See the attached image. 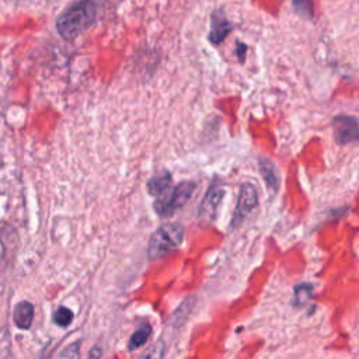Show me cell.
<instances>
[{"label":"cell","instance_id":"30bf717a","mask_svg":"<svg viewBox=\"0 0 359 359\" xmlns=\"http://www.w3.org/2000/svg\"><path fill=\"white\" fill-rule=\"evenodd\" d=\"M259 170H261V174H262L268 188L272 191H276L279 187V177H278V171H276V167L273 165V163L268 158H261Z\"/></svg>","mask_w":359,"mask_h":359},{"label":"cell","instance_id":"7c38bea8","mask_svg":"<svg viewBox=\"0 0 359 359\" xmlns=\"http://www.w3.org/2000/svg\"><path fill=\"white\" fill-rule=\"evenodd\" d=\"M150 334H151V327H150V325L146 324V325L140 327V328H139L137 331H135L133 335L130 337L129 344H128V348L132 351V349H136V348L142 346V345L149 339Z\"/></svg>","mask_w":359,"mask_h":359},{"label":"cell","instance_id":"4fadbf2b","mask_svg":"<svg viewBox=\"0 0 359 359\" xmlns=\"http://www.w3.org/2000/svg\"><path fill=\"white\" fill-rule=\"evenodd\" d=\"M53 321L59 327H67L73 321V311L65 306H60L53 314Z\"/></svg>","mask_w":359,"mask_h":359},{"label":"cell","instance_id":"6da1fadb","mask_svg":"<svg viewBox=\"0 0 359 359\" xmlns=\"http://www.w3.org/2000/svg\"><path fill=\"white\" fill-rule=\"evenodd\" d=\"M97 17V4L94 0H79L65 8L56 18L55 27L65 41H73L83 34Z\"/></svg>","mask_w":359,"mask_h":359},{"label":"cell","instance_id":"9c48e42d","mask_svg":"<svg viewBox=\"0 0 359 359\" xmlns=\"http://www.w3.org/2000/svg\"><path fill=\"white\" fill-rule=\"evenodd\" d=\"M171 184V175L167 171H161L158 174H156L154 177L150 178L149 184H147V189L150 195L154 196H160L161 194H164L165 191H168Z\"/></svg>","mask_w":359,"mask_h":359},{"label":"cell","instance_id":"8fae6325","mask_svg":"<svg viewBox=\"0 0 359 359\" xmlns=\"http://www.w3.org/2000/svg\"><path fill=\"white\" fill-rule=\"evenodd\" d=\"M293 11L304 18V20H313L314 18V4L313 0H292Z\"/></svg>","mask_w":359,"mask_h":359},{"label":"cell","instance_id":"5bb4252c","mask_svg":"<svg viewBox=\"0 0 359 359\" xmlns=\"http://www.w3.org/2000/svg\"><path fill=\"white\" fill-rule=\"evenodd\" d=\"M245 50H247V46L244 43H240L237 42V56L240 59V62L244 60V56H245Z\"/></svg>","mask_w":359,"mask_h":359},{"label":"cell","instance_id":"7a4b0ae2","mask_svg":"<svg viewBox=\"0 0 359 359\" xmlns=\"http://www.w3.org/2000/svg\"><path fill=\"white\" fill-rule=\"evenodd\" d=\"M184 238V229L178 223H167L158 227L149 241V258H160L177 248Z\"/></svg>","mask_w":359,"mask_h":359},{"label":"cell","instance_id":"52a82bcc","mask_svg":"<svg viewBox=\"0 0 359 359\" xmlns=\"http://www.w3.org/2000/svg\"><path fill=\"white\" fill-rule=\"evenodd\" d=\"M224 195V189L219 185V184H213L208 192L205 194L202 203H201V215L206 216V217H213L216 215V210L223 199Z\"/></svg>","mask_w":359,"mask_h":359},{"label":"cell","instance_id":"8992f818","mask_svg":"<svg viewBox=\"0 0 359 359\" xmlns=\"http://www.w3.org/2000/svg\"><path fill=\"white\" fill-rule=\"evenodd\" d=\"M231 22L226 18V14L223 10L217 8L210 14V31L208 35V39L213 45L222 43L226 36L231 32Z\"/></svg>","mask_w":359,"mask_h":359},{"label":"cell","instance_id":"5b68a950","mask_svg":"<svg viewBox=\"0 0 359 359\" xmlns=\"http://www.w3.org/2000/svg\"><path fill=\"white\" fill-rule=\"evenodd\" d=\"M334 133L341 144L359 140V123L352 116L339 115L334 119Z\"/></svg>","mask_w":359,"mask_h":359},{"label":"cell","instance_id":"277c9868","mask_svg":"<svg viewBox=\"0 0 359 359\" xmlns=\"http://www.w3.org/2000/svg\"><path fill=\"white\" fill-rule=\"evenodd\" d=\"M257 202H258V194H257L255 187L250 182H244L240 187L237 205H236L234 215L231 219V227H237L238 224H241V222L245 219V216L257 206Z\"/></svg>","mask_w":359,"mask_h":359},{"label":"cell","instance_id":"ba28073f","mask_svg":"<svg viewBox=\"0 0 359 359\" xmlns=\"http://www.w3.org/2000/svg\"><path fill=\"white\" fill-rule=\"evenodd\" d=\"M13 318H14V323L18 328L28 330L32 324V320H34V306L27 300L20 302L14 309Z\"/></svg>","mask_w":359,"mask_h":359},{"label":"cell","instance_id":"3957f363","mask_svg":"<svg viewBox=\"0 0 359 359\" xmlns=\"http://www.w3.org/2000/svg\"><path fill=\"white\" fill-rule=\"evenodd\" d=\"M195 189V182L185 181L175 185L171 192H164L160 196H157L154 202V210L158 213V216H170L175 210L181 209L191 198L192 192Z\"/></svg>","mask_w":359,"mask_h":359}]
</instances>
